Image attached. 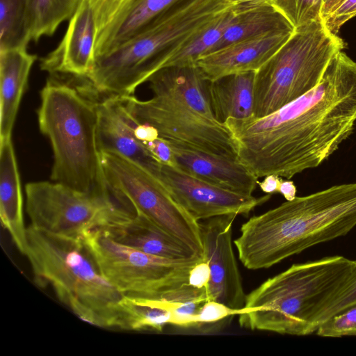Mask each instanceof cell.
Returning <instances> with one entry per match:
<instances>
[{
  "mask_svg": "<svg viewBox=\"0 0 356 356\" xmlns=\"http://www.w3.org/2000/svg\"><path fill=\"white\" fill-rule=\"evenodd\" d=\"M356 122V61L342 51L312 90L261 118L227 119L236 160L256 177L290 179L327 159Z\"/></svg>",
  "mask_w": 356,
  "mask_h": 356,
  "instance_id": "6da1fadb",
  "label": "cell"
},
{
  "mask_svg": "<svg viewBox=\"0 0 356 356\" xmlns=\"http://www.w3.org/2000/svg\"><path fill=\"white\" fill-rule=\"evenodd\" d=\"M356 226V182L296 197L244 222L234 241L250 270L270 268Z\"/></svg>",
  "mask_w": 356,
  "mask_h": 356,
  "instance_id": "7a4b0ae2",
  "label": "cell"
},
{
  "mask_svg": "<svg viewBox=\"0 0 356 356\" xmlns=\"http://www.w3.org/2000/svg\"><path fill=\"white\" fill-rule=\"evenodd\" d=\"M356 260L332 256L293 264L246 295L241 327L304 336L316 332L325 311L353 277Z\"/></svg>",
  "mask_w": 356,
  "mask_h": 356,
  "instance_id": "3957f363",
  "label": "cell"
},
{
  "mask_svg": "<svg viewBox=\"0 0 356 356\" xmlns=\"http://www.w3.org/2000/svg\"><path fill=\"white\" fill-rule=\"evenodd\" d=\"M147 82L150 99L120 96L134 118L154 127L172 145L236 160L235 142L225 124L216 119L209 81L195 65L162 68Z\"/></svg>",
  "mask_w": 356,
  "mask_h": 356,
  "instance_id": "277c9868",
  "label": "cell"
},
{
  "mask_svg": "<svg viewBox=\"0 0 356 356\" xmlns=\"http://www.w3.org/2000/svg\"><path fill=\"white\" fill-rule=\"evenodd\" d=\"M40 99L38 125L54 154L51 179L93 197L121 202L109 187L102 165L97 102L53 79L41 90Z\"/></svg>",
  "mask_w": 356,
  "mask_h": 356,
  "instance_id": "5b68a950",
  "label": "cell"
},
{
  "mask_svg": "<svg viewBox=\"0 0 356 356\" xmlns=\"http://www.w3.org/2000/svg\"><path fill=\"white\" fill-rule=\"evenodd\" d=\"M27 257L35 282L49 285L79 318L102 327H117L122 294L100 273L82 238L27 227Z\"/></svg>",
  "mask_w": 356,
  "mask_h": 356,
  "instance_id": "8992f818",
  "label": "cell"
},
{
  "mask_svg": "<svg viewBox=\"0 0 356 356\" xmlns=\"http://www.w3.org/2000/svg\"><path fill=\"white\" fill-rule=\"evenodd\" d=\"M82 241L101 274L122 295L177 303L208 300L205 289L190 285L196 256L171 259L152 255L113 239L102 228L86 232Z\"/></svg>",
  "mask_w": 356,
  "mask_h": 356,
  "instance_id": "52a82bcc",
  "label": "cell"
},
{
  "mask_svg": "<svg viewBox=\"0 0 356 356\" xmlns=\"http://www.w3.org/2000/svg\"><path fill=\"white\" fill-rule=\"evenodd\" d=\"M344 47L323 19L296 29L290 39L255 72L253 116H266L314 88Z\"/></svg>",
  "mask_w": 356,
  "mask_h": 356,
  "instance_id": "ba28073f",
  "label": "cell"
},
{
  "mask_svg": "<svg viewBox=\"0 0 356 356\" xmlns=\"http://www.w3.org/2000/svg\"><path fill=\"white\" fill-rule=\"evenodd\" d=\"M25 193L29 225L58 236L81 238L88 231L106 228L136 213L120 202L93 197L53 181L29 182Z\"/></svg>",
  "mask_w": 356,
  "mask_h": 356,
  "instance_id": "9c48e42d",
  "label": "cell"
},
{
  "mask_svg": "<svg viewBox=\"0 0 356 356\" xmlns=\"http://www.w3.org/2000/svg\"><path fill=\"white\" fill-rule=\"evenodd\" d=\"M184 37L180 22L163 17L140 33L95 58L86 77L95 89L109 95L130 96L159 69L163 56Z\"/></svg>",
  "mask_w": 356,
  "mask_h": 356,
  "instance_id": "30bf717a",
  "label": "cell"
},
{
  "mask_svg": "<svg viewBox=\"0 0 356 356\" xmlns=\"http://www.w3.org/2000/svg\"><path fill=\"white\" fill-rule=\"evenodd\" d=\"M100 153L105 176L113 193L136 213L148 218L203 258L199 221L175 200L163 184L116 153Z\"/></svg>",
  "mask_w": 356,
  "mask_h": 356,
  "instance_id": "8fae6325",
  "label": "cell"
},
{
  "mask_svg": "<svg viewBox=\"0 0 356 356\" xmlns=\"http://www.w3.org/2000/svg\"><path fill=\"white\" fill-rule=\"evenodd\" d=\"M158 179L175 200L197 221L229 214L248 216L272 195L255 197L237 193L165 164H162Z\"/></svg>",
  "mask_w": 356,
  "mask_h": 356,
  "instance_id": "7c38bea8",
  "label": "cell"
},
{
  "mask_svg": "<svg viewBox=\"0 0 356 356\" xmlns=\"http://www.w3.org/2000/svg\"><path fill=\"white\" fill-rule=\"evenodd\" d=\"M236 216H216L200 224L203 259L211 271L208 300L222 302L239 313L246 294L232 245V225Z\"/></svg>",
  "mask_w": 356,
  "mask_h": 356,
  "instance_id": "4fadbf2b",
  "label": "cell"
},
{
  "mask_svg": "<svg viewBox=\"0 0 356 356\" xmlns=\"http://www.w3.org/2000/svg\"><path fill=\"white\" fill-rule=\"evenodd\" d=\"M97 33L95 17L90 1L81 0L69 19L62 40L41 58V70L51 74L86 78L95 64Z\"/></svg>",
  "mask_w": 356,
  "mask_h": 356,
  "instance_id": "5bb4252c",
  "label": "cell"
},
{
  "mask_svg": "<svg viewBox=\"0 0 356 356\" xmlns=\"http://www.w3.org/2000/svg\"><path fill=\"white\" fill-rule=\"evenodd\" d=\"M281 33L240 41L205 55L195 65L208 81L261 68L293 35Z\"/></svg>",
  "mask_w": 356,
  "mask_h": 356,
  "instance_id": "9a60e30c",
  "label": "cell"
},
{
  "mask_svg": "<svg viewBox=\"0 0 356 356\" xmlns=\"http://www.w3.org/2000/svg\"><path fill=\"white\" fill-rule=\"evenodd\" d=\"M169 145L176 167L184 172L216 186L252 195L258 178L237 160Z\"/></svg>",
  "mask_w": 356,
  "mask_h": 356,
  "instance_id": "2e32d148",
  "label": "cell"
},
{
  "mask_svg": "<svg viewBox=\"0 0 356 356\" xmlns=\"http://www.w3.org/2000/svg\"><path fill=\"white\" fill-rule=\"evenodd\" d=\"M102 229L115 241L152 255L171 259L200 257L177 238L139 213Z\"/></svg>",
  "mask_w": 356,
  "mask_h": 356,
  "instance_id": "e0dca14e",
  "label": "cell"
},
{
  "mask_svg": "<svg viewBox=\"0 0 356 356\" xmlns=\"http://www.w3.org/2000/svg\"><path fill=\"white\" fill-rule=\"evenodd\" d=\"M191 0H132L96 37L95 58L140 33L175 6Z\"/></svg>",
  "mask_w": 356,
  "mask_h": 356,
  "instance_id": "ac0fdd59",
  "label": "cell"
},
{
  "mask_svg": "<svg viewBox=\"0 0 356 356\" xmlns=\"http://www.w3.org/2000/svg\"><path fill=\"white\" fill-rule=\"evenodd\" d=\"M233 6V18L211 53L243 40L295 32L290 22L269 0L248 1Z\"/></svg>",
  "mask_w": 356,
  "mask_h": 356,
  "instance_id": "d6986e66",
  "label": "cell"
},
{
  "mask_svg": "<svg viewBox=\"0 0 356 356\" xmlns=\"http://www.w3.org/2000/svg\"><path fill=\"white\" fill-rule=\"evenodd\" d=\"M37 56L27 48L0 51V140L11 138L29 76Z\"/></svg>",
  "mask_w": 356,
  "mask_h": 356,
  "instance_id": "ffe728a7",
  "label": "cell"
},
{
  "mask_svg": "<svg viewBox=\"0 0 356 356\" xmlns=\"http://www.w3.org/2000/svg\"><path fill=\"white\" fill-rule=\"evenodd\" d=\"M255 72L227 75L208 83V96L216 119H245L253 115Z\"/></svg>",
  "mask_w": 356,
  "mask_h": 356,
  "instance_id": "44dd1931",
  "label": "cell"
},
{
  "mask_svg": "<svg viewBox=\"0 0 356 356\" xmlns=\"http://www.w3.org/2000/svg\"><path fill=\"white\" fill-rule=\"evenodd\" d=\"M164 300L123 295L117 305V327L161 332L172 323V305Z\"/></svg>",
  "mask_w": 356,
  "mask_h": 356,
  "instance_id": "7402d4cb",
  "label": "cell"
},
{
  "mask_svg": "<svg viewBox=\"0 0 356 356\" xmlns=\"http://www.w3.org/2000/svg\"><path fill=\"white\" fill-rule=\"evenodd\" d=\"M233 16L232 6L170 51L162 60L160 70L171 66L195 65L198 59L213 51Z\"/></svg>",
  "mask_w": 356,
  "mask_h": 356,
  "instance_id": "603a6c76",
  "label": "cell"
},
{
  "mask_svg": "<svg viewBox=\"0 0 356 356\" xmlns=\"http://www.w3.org/2000/svg\"><path fill=\"white\" fill-rule=\"evenodd\" d=\"M0 216L10 224L24 220L22 187L11 138L0 140Z\"/></svg>",
  "mask_w": 356,
  "mask_h": 356,
  "instance_id": "cb8c5ba5",
  "label": "cell"
},
{
  "mask_svg": "<svg viewBox=\"0 0 356 356\" xmlns=\"http://www.w3.org/2000/svg\"><path fill=\"white\" fill-rule=\"evenodd\" d=\"M81 0H27L26 26L31 42L52 35L70 19Z\"/></svg>",
  "mask_w": 356,
  "mask_h": 356,
  "instance_id": "d4e9b609",
  "label": "cell"
},
{
  "mask_svg": "<svg viewBox=\"0 0 356 356\" xmlns=\"http://www.w3.org/2000/svg\"><path fill=\"white\" fill-rule=\"evenodd\" d=\"M27 0H0V51L27 48Z\"/></svg>",
  "mask_w": 356,
  "mask_h": 356,
  "instance_id": "484cf974",
  "label": "cell"
},
{
  "mask_svg": "<svg viewBox=\"0 0 356 356\" xmlns=\"http://www.w3.org/2000/svg\"><path fill=\"white\" fill-rule=\"evenodd\" d=\"M296 29L322 19L323 0H270Z\"/></svg>",
  "mask_w": 356,
  "mask_h": 356,
  "instance_id": "4316f807",
  "label": "cell"
},
{
  "mask_svg": "<svg viewBox=\"0 0 356 356\" xmlns=\"http://www.w3.org/2000/svg\"><path fill=\"white\" fill-rule=\"evenodd\" d=\"M316 332L326 337L356 335V305L329 318L319 325Z\"/></svg>",
  "mask_w": 356,
  "mask_h": 356,
  "instance_id": "83f0119b",
  "label": "cell"
},
{
  "mask_svg": "<svg viewBox=\"0 0 356 356\" xmlns=\"http://www.w3.org/2000/svg\"><path fill=\"white\" fill-rule=\"evenodd\" d=\"M132 0H89L93 10L97 35L102 31Z\"/></svg>",
  "mask_w": 356,
  "mask_h": 356,
  "instance_id": "f1b7e54d",
  "label": "cell"
},
{
  "mask_svg": "<svg viewBox=\"0 0 356 356\" xmlns=\"http://www.w3.org/2000/svg\"><path fill=\"white\" fill-rule=\"evenodd\" d=\"M204 302V300H189L173 303L171 310V325L184 328H197V315Z\"/></svg>",
  "mask_w": 356,
  "mask_h": 356,
  "instance_id": "f546056e",
  "label": "cell"
},
{
  "mask_svg": "<svg viewBox=\"0 0 356 356\" xmlns=\"http://www.w3.org/2000/svg\"><path fill=\"white\" fill-rule=\"evenodd\" d=\"M238 312L225 304L213 300L205 301L197 315V328L222 322Z\"/></svg>",
  "mask_w": 356,
  "mask_h": 356,
  "instance_id": "4dcf8cb0",
  "label": "cell"
},
{
  "mask_svg": "<svg viewBox=\"0 0 356 356\" xmlns=\"http://www.w3.org/2000/svg\"><path fill=\"white\" fill-rule=\"evenodd\" d=\"M355 305H356V266L354 274L348 283L325 311L320 325Z\"/></svg>",
  "mask_w": 356,
  "mask_h": 356,
  "instance_id": "1f68e13d",
  "label": "cell"
},
{
  "mask_svg": "<svg viewBox=\"0 0 356 356\" xmlns=\"http://www.w3.org/2000/svg\"><path fill=\"white\" fill-rule=\"evenodd\" d=\"M356 16V0H345L322 18L327 29L337 35L341 27Z\"/></svg>",
  "mask_w": 356,
  "mask_h": 356,
  "instance_id": "d6a6232c",
  "label": "cell"
},
{
  "mask_svg": "<svg viewBox=\"0 0 356 356\" xmlns=\"http://www.w3.org/2000/svg\"><path fill=\"white\" fill-rule=\"evenodd\" d=\"M211 278V271L209 264L204 259L196 263L191 269L188 275V282L192 286L205 289L207 292Z\"/></svg>",
  "mask_w": 356,
  "mask_h": 356,
  "instance_id": "836d02e7",
  "label": "cell"
},
{
  "mask_svg": "<svg viewBox=\"0 0 356 356\" xmlns=\"http://www.w3.org/2000/svg\"><path fill=\"white\" fill-rule=\"evenodd\" d=\"M281 180L282 177L275 175H270L264 177L261 181H257V185H259L263 192L272 195L278 193Z\"/></svg>",
  "mask_w": 356,
  "mask_h": 356,
  "instance_id": "e575fe53",
  "label": "cell"
},
{
  "mask_svg": "<svg viewBox=\"0 0 356 356\" xmlns=\"http://www.w3.org/2000/svg\"><path fill=\"white\" fill-rule=\"evenodd\" d=\"M296 186L292 181L282 179L278 193H280L286 201L293 200L296 197Z\"/></svg>",
  "mask_w": 356,
  "mask_h": 356,
  "instance_id": "d590c367",
  "label": "cell"
},
{
  "mask_svg": "<svg viewBox=\"0 0 356 356\" xmlns=\"http://www.w3.org/2000/svg\"><path fill=\"white\" fill-rule=\"evenodd\" d=\"M345 0H330L322 9V18L335 9Z\"/></svg>",
  "mask_w": 356,
  "mask_h": 356,
  "instance_id": "8d00e7d4",
  "label": "cell"
},
{
  "mask_svg": "<svg viewBox=\"0 0 356 356\" xmlns=\"http://www.w3.org/2000/svg\"><path fill=\"white\" fill-rule=\"evenodd\" d=\"M226 1L230 6H234V5L239 4L241 3L253 1H261V0H226Z\"/></svg>",
  "mask_w": 356,
  "mask_h": 356,
  "instance_id": "74e56055",
  "label": "cell"
},
{
  "mask_svg": "<svg viewBox=\"0 0 356 356\" xmlns=\"http://www.w3.org/2000/svg\"><path fill=\"white\" fill-rule=\"evenodd\" d=\"M330 0H323V7L326 5ZM323 9V8H322Z\"/></svg>",
  "mask_w": 356,
  "mask_h": 356,
  "instance_id": "f35d334b",
  "label": "cell"
}]
</instances>
